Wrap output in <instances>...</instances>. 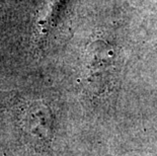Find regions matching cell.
<instances>
[{
  "mask_svg": "<svg viewBox=\"0 0 157 156\" xmlns=\"http://www.w3.org/2000/svg\"><path fill=\"white\" fill-rule=\"evenodd\" d=\"M67 2L68 0H49L41 16V19L39 21V25L42 32L49 31L52 28Z\"/></svg>",
  "mask_w": 157,
  "mask_h": 156,
  "instance_id": "2",
  "label": "cell"
},
{
  "mask_svg": "<svg viewBox=\"0 0 157 156\" xmlns=\"http://www.w3.org/2000/svg\"><path fill=\"white\" fill-rule=\"evenodd\" d=\"M21 123L23 130L36 143L44 144L51 140V118L45 107L31 105L23 115Z\"/></svg>",
  "mask_w": 157,
  "mask_h": 156,
  "instance_id": "1",
  "label": "cell"
}]
</instances>
